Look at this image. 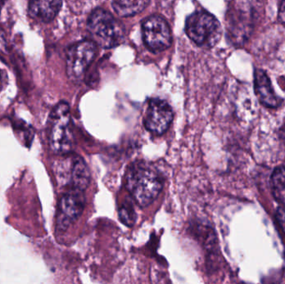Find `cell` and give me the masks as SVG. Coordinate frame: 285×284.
I'll return each instance as SVG.
<instances>
[{
    "label": "cell",
    "mask_w": 285,
    "mask_h": 284,
    "mask_svg": "<svg viewBox=\"0 0 285 284\" xmlns=\"http://www.w3.org/2000/svg\"><path fill=\"white\" fill-rule=\"evenodd\" d=\"M278 20L281 24L285 25V0H282L281 2L280 7L278 10Z\"/></svg>",
    "instance_id": "obj_16"
},
{
    "label": "cell",
    "mask_w": 285,
    "mask_h": 284,
    "mask_svg": "<svg viewBox=\"0 0 285 284\" xmlns=\"http://www.w3.org/2000/svg\"><path fill=\"white\" fill-rule=\"evenodd\" d=\"M85 191L69 187L60 198L58 207L56 227L58 231L65 232L81 216L85 206Z\"/></svg>",
    "instance_id": "obj_5"
},
{
    "label": "cell",
    "mask_w": 285,
    "mask_h": 284,
    "mask_svg": "<svg viewBox=\"0 0 285 284\" xmlns=\"http://www.w3.org/2000/svg\"><path fill=\"white\" fill-rule=\"evenodd\" d=\"M126 188L138 205L147 207L161 193V173L149 163H134L127 172Z\"/></svg>",
    "instance_id": "obj_1"
},
{
    "label": "cell",
    "mask_w": 285,
    "mask_h": 284,
    "mask_svg": "<svg viewBox=\"0 0 285 284\" xmlns=\"http://www.w3.org/2000/svg\"><path fill=\"white\" fill-rule=\"evenodd\" d=\"M119 219L124 224L128 227H132L136 221V213L134 211V206L130 202H124L122 203L119 209Z\"/></svg>",
    "instance_id": "obj_14"
},
{
    "label": "cell",
    "mask_w": 285,
    "mask_h": 284,
    "mask_svg": "<svg viewBox=\"0 0 285 284\" xmlns=\"http://www.w3.org/2000/svg\"><path fill=\"white\" fill-rule=\"evenodd\" d=\"M87 27L93 42L104 49L115 47L124 40L123 25L105 10H95L89 18Z\"/></svg>",
    "instance_id": "obj_3"
},
{
    "label": "cell",
    "mask_w": 285,
    "mask_h": 284,
    "mask_svg": "<svg viewBox=\"0 0 285 284\" xmlns=\"http://www.w3.org/2000/svg\"><path fill=\"white\" fill-rule=\"evenodd\" d=\"M66 173L65 178L69 187L80 188L86 190L90 182V169L84 158L80 156H70L66 158Z\"/></svg>",
    "instance_id": "obj_9"
},
{
    "label": "cell",
    "mask_w": 285,
    "mask_h": 284,
    "mask_svg": "<svg viewBox=\"0 0 285 284\" xmlns=\"http://www.w3.org/2000/svg\"><path fill=\"white\" fill-rule=\"evenodd\" d=\"M61 5L62 0H30L29 11L35 20L50 22L60 12Z\"/></svg>",
    "instance_id": "obj_11"
},
{
    "label": "cell",
    "mask_w": 285,
    "mask_h": 284,
    "mask_svg": "<svg viewBox=\"0 0 285 284\" xmlns=\"http://www.w3.org/2000/svg\"><path fill=\"white\" fill-rule=\"evenodd\" d=\"M280 138L285 146V124H283V126L280 129Z\"/></svg>",
    "instance_id": "obj_17"
},
{
    "label": "cell",
    "mask_w": 285,
    "mask_h": 284,
    "mask_svg": "<svg viewBox=\"0 0 285 284\" xmlns=\"http://www.w3.org/2000/svg\"><path fill=\"white\" fill-rule=\"evenodd\" d=\"M275 218L285 237V208L283 207H278L277 208L275 213Z\"/></svg>",
    "instance_id": "obj_15"
},
{
    "label": "cell",
    "mask_w": 285,
    "mask_h": 284,
    "mask_svg": "<svg viewBox=\"0 0 285 284\" xmlns=\"http://www.w3.org/2000/svg\"><path fill=\"white\" fill-rule=\"evenodd\" d=\"M174 119V112L166 101L154 99L149 101L147 108L144 126L155 135H162L169 129Z\"/></svg>",
    "instance_id": "obj_8"
},
{
    "label": "cell",
    "mask_w": 285,
    "mask_h": 284,
    "mask_svg": "<svg viewBox=\"0 0 285 284\" xmlns=\"http://www.w3.org/2000/svg\"><path fill=\"white\" fill-rule=\"evenodd\" d=\"M271 186L276 199L285 205V166L274 169L271 176Z\"/></svg>",
    "instance_id": "obj_13"
},
{
    "label": "cell",
    "mask_w": 285,
    "mask_h": 284,
    "mask_svg": "<svg viewBox=\"0 0 285 284\" xmlns=\"http://www.w3.org/2000/svg\"><path fill=\"white\" fill-rule=\"evenodd\" d=\"M73 142L70 105L66 102H60L53 109L49 118L50 148L56 155H67L72 150Z\"/></svg>",
    "instance_id": "obj_2"
},
{
    "label": "cell",
    "mask_w": 285,
    "mask_h": 284,
    "mask_svg": "<svg viewBox=\"0 0 285 284\" xmlns=\"http://www.w3.org/2000/svg\"><path fill=\"white\" fill-rule=\"evenodd\" d=\"M5 0H0V6H1V5H3V4H4V2H5Z\"/></svg>",
    "instance_id": "obj_18"
},
{
    "label": "cell",
    "mask_w": 285,
    "mask_h": 284,
    "mask_svg": "<svg viewBox=\"0 0 285 284\" xmlns=\"http://www.w3.org/2000/svg\"><path fill=\"white\" fill-rule=\"evenodd\" d=\"M150 0H113L114 10L122 17H130L142 12Z\"/></svg>",
    "instance_id": "obj_12"
},
{
    "label": "cell",
    "mask_w": 285,
    "mask_h": 284,
    "mask_svg": "<svg viewBox=\"0 0 285 284\" xmlns=\"http://www.w3.org/2000/svg\"><path fill=\"white\" fill-rule=\"evenodd\" d=\"M142 31L144 44L152 52H162L171 46L170 28L160 16L153 15L146 18L142 24Z\"/></svg>",
    "instance_id": "obj_7"
},
{
    "label": "cell",
    "mask_w": 285,
    "mask_h": 284,
    "mask_svg": "<svg viewBox=\"0 0 285 284\" xmlns=\"http://www.w3.org/2000/svg\"><path fill=\"white\" fill-rule=\"evenodd\" d=\"M96 44L85 40L73 45L67 54L66 71L72 81H80L92 64L96 55Z\"/></svg>",
    "instance_id": "obj_6"
},
{
    "label": "cell",
    "mask_w": 285,
    "mask_h": 284,
    "mask_svg": "<svg viewBox=\"0 0 285 284\" xmlns=\"http://www.w3.org/2000/svg\"><path fill=\"white\" fill-rule=\"evenodd\" d=\"M185 32L198 46L212 48L220 40L222 29L214 16L205 11H198L187 19Z\"/></svg>",
    "instance_id": "obj_4"
},
{
    "label": "cell",
    "mask_w": 285,
    "mask_h": 284,
    "mask_svg": "<svg viewBox=\"0 0 285 284\" xmlns=\"http://www.w3.org/2000/svg\"><path fill=\"white\" fill-rule=\"evenodd\" d=\"M254 90L261 104L270 109L279 105V99L273 91L270 79L265 72L257 70L254 73Z\"/></svg>",
    "instance_id": "obj_10"
}]
</instances>
